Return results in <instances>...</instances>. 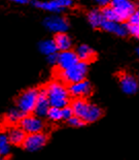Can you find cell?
Returning a JSON list of instances; mask_svg holds the SVG:
<instances>
[{
    "label": "cell",
    "instance_id": "26",
    "mask_svg": "<svg viewBox=\"0 0 139 160\" xmlns=\"http://www.w3.org/2000/svg\"><path fill=\"white\" fill-rule=\"evenodd\" d=\"M74 113H73V108L72 107H66L62 108V119H65V120H69L71 117H73Z\"/></svg>",
    "mask_w": 139,
    "mask_h": 160
},
{
    "label": "cell",
    "instance_id": "1",
    "mask_svg": "<svg viewBox=\"0 0 139 160\" xmlns=\"http://www.w3.org/2000/svg\"><path fill=\"white\" fill-rule=\"evenodd\" d=\"M71 107L73 113L77 117L81 118L86 123H93L102 116V111L99 107L87 102L83 98H77L72 102Z\"/></svg>",
    "mask_w": 139,
    "mask_h": 160
},
{
    "label": "cell",
    "instance_id": "20",
    "mask_svg": "<svg viewBox=\"0 0 139 160\" xmlns=\"http://www.w3.org/2000/svg\"><path fill=\"white\" fill-rule=\"evenodd\" d=\"M103 16L102 12H99L98 9H93L88 12V21H89L90 25L94 27V28H98L101 27V24L103 21Z\"/></svg>",
    "mask_w": 139,
    "mask_h": 160
},
{
    "label": "cell",
    "instance_id": "9",
    "mask_svg": "<svg viewBox=\"0 0 139 160\" xmlns=\"http://www.w3.org/2000/svg\"><path fill=\"white\" fill-rule=\"evenodd\" d=\"M21 128L27 133H36V132H41V130L45 127L43 122L40 120L38 117L31 115L24 116L23 119L20 121Z\"/></svg>",
    "mask_w": 139,
    "mask_h": 160
},
{
    "label": "cell",
    "instance_id": "23",
    "mask_svg": "<svg viewBox=\"0 0 139 160\" xmlns=\"http://www.w3.org/2000/svg\"><path fill=\"white\" fill-rule=\"evenodd\" d=\"M9 138L6 135L1 134L0 135V155L1 156H6L9 153Z\"/></svg>",
    "mask_w": 139,
    "mask_h": 160
},
{
    "label": "cell",
    "instance_id": "14",
    "mask_svg": "<svg viewBox=\"0 0 139 160\" xmlns=\"http://www.w3.org/2000/svg\"><path fill=\"white\" fill-rule=\"evenodd\" d=\"M121 88L124 93L128 95L135 94L138 90V82L130 74H123L120 79Z\"/></svg>",
    "mask_w": 139,
    "mask_h": 160
},
{
    "label": "cell",
    "instance_id": "22",
    "mask_svg": "<svg viewBox=\"0 0 139 160\" xmlns=\"http://www.w3.org/2000/svg\"><path fill=\"white\" fill-rule=\"evenodd\" d=\"M101 12H102V16L105 20H108V21H114V22H120L117 12H114V9L111 8L110 5L104 6L103 9L101 11Z\"/></svg>",
    "mask_w": 139,
    "mask_h": 160
},
{
    "label": "cell",
    "instance_id": "12",
    "mask_svg": "<svg viewBox=\"0 0 139 160\" xmlns=\"http://www.w3.org/2000/svg\"><path fill=\"white\" fill-rule=\"evenodd\" d=\"M100 28H102L104 31L113 33V34H116L117 36H125L127 35V33H129L127 25H124L121 22L108 21L105 19H103Z\"/></svg>",
    "mask_w": 139,
    "mask_h": 160
},
{
    "label": "cell",
    "instance_id": "7",
    "mask_svg": "<svg viewBox=\"0 0 139 160\" xmlns=\"http://www.w3.org/2000/svg\"><path fill=\"white\" fill-rule=\"evenodd\" d=\"M46 135L43 134L42 132L30 133L28 137H26L25 141L23 142V146L28 151L35 152L45 147V145L46 144Z\"/></svg>",
    "mask_w": 139,
    "mask_h": 160
},
{
    "label": "cell",
    "instance_id": "3",
    "mask_svg": "<svg viewBox=\"0 0 139 160\" xmlns=\"http://www.w3.org/2000/svg\"><path fill=\"white\" fill-rule=\"evenodd\" d=\"M88 72V65L86 62L79 61L75 65L71 66L70 68H67L65 70H60L59 76L65 83L73 84L76 82L84 81L86 79Z\"/></svg>",
    "mask_w": 139,
    "mask_h": 160
},
{
    "label": "cell",
    "instance_id": "16",
    "mask_svg": "<svg viewBox=\"0 0 139 160\" xmlns=\"http://www.w3.org/2000/svg\"><path fill=\"white\" fill-rule=\"evenodd\" d=\"M75 53L77 57H79V61H83V62H86V63L94 60V58H95V52L87 45L79 46L76 49Z\"/></svg>",
    "mask_w": 139,
    "mask_h": 160
},
{
    "label": "cell",
    "instance_id": "5",
    "mask_svg": "<svg viewBox=\"0 0 139 160\" xmlns=\"http://www.w3.org/2000/svg\"><path fill=\"white\" fill-rule=\"evenodd\" d=\"M109 5L114 9L120 22H125L135 12V5L130 0H111Z\"/></svg>",
    "mask_w": 139,
    "mask_h": 160
},
{
    "label": "cell",
    "instance_id": "28",
    "mask_svg": "<svg viewBox=\"0 0 139 160\" xmlns=\"http://www.w3.org/2000/svg\"><path fill=\"white\" fill-rule=\"evenodd\" d=\"M95 2L97 3V4H99V5H102V6H106L108 5L110 3L111 0H94Z\"/></svg>",
    "mask_w": 139,
    "mask_h": 160
},
{
    "label": "cell",
    "instance_id": "31",
    "mask_svg": "<svg viewBox=\"0 0 139 160\" xmlns=\"http://www.w3.org/2000/svg\"><path fill=\"white\" fill-rule=\"evenodd\" d=\"M137 54H138V56H139V49L137 50Z\"/></svg>",
    "mask_w": 139,
    "mask_h": 160
},
{
    "label": "cell",
    "instance_id": "30",
    "mask_svg": "<svg viewBox=\"0 0 139 160\" xmlns=\"http://www.w3.org/2000/svg\"><path fill=\"white\" fill-rule=\"evenodd\" d=\"M37 1H47V0H37Z\"/></svg>",
    "mask_w": 139,
    "mask_h": 160
},
{
    "label": "cell",
    "instance_id": "2",
    "mask_svg": "<svg viewBox=\"0 0 139 160\" xmlns=\"http://www.w3.org/2000/svg\"><path fill=\"white\" fill-rule=\"evenodd\" d=\"M47 98L50 100V107H57L62 108L69 102V91L59 82H52L45 88Z\"/></svg>",
    "mask_w": 139,
    "mask_h": 160
},
{
    "label": "cell",
    "instance_id": "6",
    "mask_svg": "<svg viewBox=\"0 0 139 160\" xmlns=\"http://www.w3.org/2000/svg\"><path fill=\"white\" fill-rule=\"evenodd\" d=\"M73 3V0H47V1H37L33 2V5L43 11L50 12H61L64 9L70 8Z\"/></svg>",
    "mask_w": 139,
    "mask_h": 160
},
{
    "label": "cell",
    "instance_id": "10",
    "mask_svg": "<svg viewBox=\"0 0 139 160\" xmlns=\"http://www.w3.org/2000/svg\"><path fill=\"white\" fill-rule=\"evenodd\" d=\"M79 61V59L75 52H72L70 50L61 51L58 56V64L57 65L59 66L60 70H65L67 68H70L71 66L75 65Z\"/></svg>",
    "mask_w": 139,
    "mask_h": 160
},
{
    "label": "cell",
    "instance_id": "27",
    "mask_svg": "<svg viewBox=\"0 0 139 160\" xmlns=\"http://www.w3.org/2000/svg\"><path fill=\"white\" fill-rule=\"evenodd\" d=\"M58 56H59V54H57V53H54L52 55L47 56V61H49V63L52 64V65L58 64Z\"/></svg>",
    "mask_w": 139,
    "mask_h": 160
},
{
    "label": "cell",
    "instance_id": "15",
    "mask_svg": "<svg viewBox=\"0 0 139 160\" xmlns=\"http://www.w3.org/2000/svg\"><path fill=\"white\" fill-rule=\"evenodd\" d=\"M128 32L136 38H139V11H135L127 20Z\"/></svg>",
    "mask_w": 139,
    "mask_h": 160
},
{
    "label": "cell",
    "instance_id": "17",
    "mask_svg": "<svg viewBox=\"0 0 139 160\" xmlns=\"http://www.w3.org/2000/svg\"><path fill=\"white\" fill-rule=\"evenodd\" d=\"M54 40L59 51H67L71 48V39L65 32L56 33Z\"/></svg>",
    "mask_w": 139,
    "mask_h": 160
},
{
    "label": "cell",
    "instance_id": "29",
    "mask_svg": "<svg viewBox=\"0 0 139 160\" xmlns=\"http://www.w3.org/2000/svg\"><path fill=\"white\" fill-rule=\"evenodd\" d=\"M12 1L18 3V4H26V3H28V0H12Z\"/></svg>",
    "mask_w": 139,
    "mask_h": 160
},
{
    "label": "cell",
    "instance_id": "4",
    "mask_svg": "<svg viewBox=\"0 0 139 160\" xmlns=\"http://www.w3.org/2000/svg\"><path fill=\"white\" fill-rule=\"evenodd\" d=\"M38 92L36 89H28L21 93V95L17 99L18 108L25 115H28L35 110V105L37 98H38Z\"/></svg>",
    "mask_w": 139,
    "mask_h": 160
},
{
    "label": "cell",
    "instance_id": "11",
    "mask_svg": "<svg viewBox=\"0 0 139 160\" xmlns=\"http://www.w3.org/2000/svg\"><path fill=\"white\" fill-rule=\"evenodd\" d=\"M68 91L70 95H72V96L77 98H83L91 94L92 87H91V84L89 82L84 80L80 82H76V83L70 84V86L68 87Z\"/></svg>",
    "mask_w": 139,
    "mask_h": 160
},
{
    "label": "cell",
    "instance_id": "8",
    "mask_svg": "<svg viewBox=\"0 0 139 160\" xmlns=\"http://www.w3.org/2000/svg\"><path fill=\"white\" fill-rule=\"evenodd\" d=\"M43 25L45 27L50 30V32L60 33V32H65L68 29V21L61 16H50L47 17L43 21Z\"/></svg>",
    "mask_w": 139,
    "mask_h": 160
},
{
    "label": "cell",
    "instance_id": "24",
    "mask_svg": "<svg viewBox=\"0 0 139 160\" xmlns=\"http://www.w3.org/2000/svg\"><path fill=\"white\" fill-rule=\"evenodd\" d=\"M46 116L53 121H59L62 119V108L57 107H50Z\"/></svg>",
    "mask_w": 139,
    "mask_h": 160
},
{
    "label": "cell",
    "instance_id": "19",
    "mask_svg": "<svg viewBox=\"0 0 139 160\" xmlns=\"http://www.w3.org/2000/svg\"><path fill=\"white\" fill-rule=\"evenodd\" d=\"M57 50H58V48H57L56 42L54 39L42 40L39 43V51L46 56L52 55L54 53H57Z\"/></svg>",
    "mask_w": 139,
    "mask_h": 160
},
{
    "label": "cell",
    "instance_id": "13",
    "mask_svg": "<svg viewBox=\"0 0 139 160\" xmlns=\"http://www.w3.org/2000/svg\"><path fill=\"white\" fill-rule=\"evenodd\" d=\"M50 108V100H49V98H47L46 91L45 88H43V89H41L38 92V98H37V101H36L34 113L37 116H39V117H43V116L47 115Z\"/></svg>",
    "mask_w": 139,
    "mask_h": 160
},
{
    "label": "cell",
    "instance_id": "18",
    "mask_svg": "<svg viewBox=\"0 0 139 160\" xmlns=\"http://www.w3.org/2000/svg\"><path fill=\"white\" fill-rule=\"evenodd\" d=\"M8 138H9V142H12L13 145H21L24 142L26 138V134H25V131L23 130L22 128H12L11 131H9V134H8Z\"/></svg>",
    "mask_w": 139,
    "mask_h": 160
},
{
    "label": "cell",
    "instance_id": "25",
    "mask_svg": "<svg viewBox=\"0 0 139 160\" xmlns=\"http://www.w3.org/2000/svg\"><path fill=\"white\" fill-rule=\"evenodd\" d=\"M67 121H68V123L71 126H73V127H81V126H84L86 124V122H84L83 119L77 117L75 115H74L73 117H71L69 120H67Z\"/></svg>",
    "mask_w": 139,
    "mask_h": 160
},
{
    "label": "cell",
    "instance_id": "21",
    "mask_svg": "<svg viewBox=\"0 0 139 160\" xmlns=\"http://www.w3.org/2000/svg\"><path fill=\"white\" fill-rule=\"evenodd\" d=\"M25 116V114L20 110V108H12L6 115V119L9 123H18L23 119V117Z\"/></svg>",
    "mask_w": 139,
    "mask_h": 160
}]
</instances>
